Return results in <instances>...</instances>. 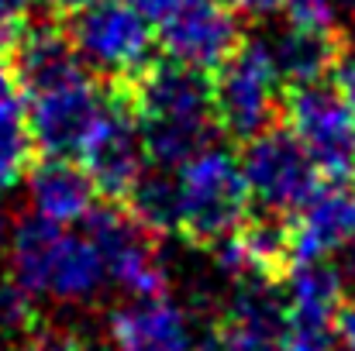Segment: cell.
I'll return each mask as SVG.
<instances>
[{"label":"cell","mask_w":355,"mask_h":351,"mask_svg":"<svg viewBox=\"0 0 355 351\" xmlns=\"http://www.w3.org/2000/svg\"><path fill=\"white\" fill-rule=\"evenodd\" d=\"M7 265L35 300L42 296L59 307H90L111 282L90 234L66 231V224L35 210L10 224Z\"/></svg>","instance_id":"2"},{"label":"cell","mask_w":355,"mask_h":351,"mask_svg":"<svg viewBox=\"0 0 355 351\" xmlns=\"http://www.w3.org/2000/svg\"><path fill=\"white\" fill-rule=\"evenodd\" d=\"M228 3L235 7L241 17H248V21L269 17V14H276V10L283 7V0H228Z\"/></svg>","instance_id":"24"},{"label":"cell","mask_w":355,"mask_h":351,"mask_svg":"<svg viewBox=\"0 0 355 351\" xmlns=\"http://www.w3.org/2000/svg\"><path fill=\"white\" fill-rule=\"evenodd\" d=\"M124 210L131 217H138L148 231L162 234H176V221H180V186H176V176L173 169H162V165H152L145 169L135 186L128 190V197L121 200Z\"/></svg>","instance_id":"17"},{"label":"cell","mask_w":355,"mask_h":351,"mask_svg":"<svg viewBox=\"0 0 355 351\" xmlns=\"http://www.w3.org/2000/svg\"><path fill=\"white\" fill-rule=\"evenodd\" d=\"M7 66L14 76V87L24 97H35L42 90L73 83L80 76H87V62L80 59L73 38L66 35L62 24L52 21H38V24H24L7 52Z\"/></svg>","instance_id":"13"},{"label":"cell","mask_w":355,"mask_h":351,"mask_svg":"<svg viewBox=\"0 0 355 351\" xmlns=\"http://www.w3.org/2000/svg\"><path fill=\"white\" fill-rule=\"evenodd\" d=\"M80 351H114V348H111V345H101V341H94V338H87Z\"/></svg>","instance_id":"32"},{"label":"cell","mask_w":355,"mask_h":351,"mask_svg":"<svg viewBox=\"0 0 355 351\" xmlns=\"http://www.w3.org/2000/svg\"><path fill=\"white\" fill-rule=\"evenodd\" d=\"M24 100H28V124L35 145L45 155L80 159L90 134L97 131V124L111 107V87L97 83V76L87 73L73 83L42 90Z\"/></svg>","instance_id":"9"},{"label":"cell","mask_w":355,"mask_h":351,"mask_svg":"<svg viewBox=\"0 0 355 351\" xmlns=\"http://www.w3.org/2000/svg\"><path fill=\"white\" fill-rule=\"evenodd\" d=\"M38 0H0V24H24Z\"/></svg>","instance_id":"26"},{"label":"cell","mask_w":355,"mask_h":351,"mask_svg":"<svg viewBox=\"0 0 355 351\" xmlns=\"http://www.w3.org/2000/svg\"><path fill=\"white\" fill-rule=\"evenodd\" d=\"M342 272H345V282L355 286V241L349 244V255H345V269H342Z\"/></svg>","instance_id":"31"},{"label":"cell","mask_w":355,"mask_h":351,"mask_svg":"<svg viewBox=\"0 0 355 351\" xmlns=\"http://www.w3.org/2000/svg\"><path fill=\"white\" fill-rule=\"evenodd\" d=\"M35 134L17 90L0 93V190H14L35 162Z\"/></svg>","instance_id":"18"},{"label":"cell","mask_w":355,"mask_h":351,"mask_svg":"<svg viewBox=\"0 0 355 351\" xmlns=\"http://www.w3.org/2000/svg\"><path fill=\"white\" fill-rule=\"evenodd\" d=\"M342 38H345V45H352L355 48V10H352V21H349V28H345V35H342Z\"/></svg>","instance_id":"33"},{"label":"cell","mask_w":355,"mask_h":351,"mask_svg":"<svg viewBox=\"0 0 355 351\" xmlns=\"http://www.w3.org/2000/svg\"><path fill=\"white\" fill-rule=\"evenodd\" d=\"M176 186H180L176 234L200 251L232 237L252 214V193L241 162L225 148L207 145L200 155L180 165Z\"/></svg>","instance_id":"3"},{"label":"cell","mask_w":355,"mask_h":351,"mask_svg":"<svg viewBox=\"0 0 355 351\" xmlns=\"http://www.w3.org/2000/svg\"><path fill=\"white\" fill-rule=\"evenodd\" d=\"M3 90H17L14 87V76H10V66H7V55H0V93Z\"/></svg>","instance_id":"30"},{"label":"cell","mask_w":355,"mask_h":351,"mask_svg":"<svg viewBox=\"0 0 355 351\" xmlns=\"http://www.w3.org/2000/svg\"><path fill=\"white\" fill-rule=\"evenodd\" d=\"M83 224L107 265V279L121 293L128 296L169 293L173 276H169V262L162 255L159 234L148 231L138 217H131L124 204L111 200V207H94Z\"/></svg>","instance_id":"7"},{"label":"cell","mask_w":355,"mask_h":351,"mask_svg":"<svg viewBox=\"0 0 355 351\" xmlns=\"http://www.w3.org/2000/svg\"><path fill=\"white\" fill-rule=\"evenodd\" d=\"M266 45L272 52V62H276L283 83L304 87V83H321L331 76V69L345 48V38L338 31H311V28L286 24Z\"/></svg>","instance_id":"16"},{"label":"cell","mask_w":355,"mask_h":351,"mask_svg":"<svg viewBox=\"0 0 355 351\" xmlns=\"http://www.w3.org/2000/svg\"><path fill=\"white\" fill-rule=\"evenodd\" d=\"M21 341L28 351H80L87 334L62 321H38Z\"/></svg>","instance_id":"22"},{"label":"cell","mask_w":355,"mask_h":351,"mask_svg":"<svg viewBox=\"0 0 355 351\" xmlns=\"http://www.w3.org/2000/svg\"><path fill=\"white\" fill-rule=\"evenodd\" d=\"M0 351H28L24 341H0Z\"/></svg>","instance_id":"34"},{"label":"cell","mask_w":355,"mask_h":351,"mask_svg":"<svg viewBox=\"0 0 355 351\" xmlns=\"http://www.w3.org/2000/svg\"><path fill=\"white\" fill-rule=\"evenodd\" d=\"M283 87L286 83L272 62L269 45L241 42L211 76L218 131L238 145L269 131L276 117H283Z\"/></svg>","instance_id":"5"},{"label":"cell","mask_w":355,"mask_h":351,"mask_svg":"<svg viewBox=\"0 0 355 351\" xmlns=\"http://www.w3.org/2000/svg\"><path fill=\"white\" fill-rule=\"evenodd\" d=\"M128 3H135L141 14H148V17L155 21V17H159V14H162V10H166L173 0H128Z\"/></svg>","instance_id":"28"},{"label":"cell","mask_w":355,"mask_h":351,"mask_svg":"<svg viewBox=\"0 0 355 351\" xmlns=\"http://www.w3.org/2000/svg\"><path fill=\"white\" fill-rule=\"evenodd\" d=\"M107 345L114 351H197L187 307L159 296H131L107 317Z\"/></svg>","instance_id":"12"},{"label":"cell","mask_w":355,"mask_h":351,"mask_svg":"<svg viewBox=\"0 0 355 351\" xmlns=\"http://www.w3.org/2000/svg\"><path fill=\"white\" fill-rule=\"evenodd\" d=\"M238 162H241L252 204H259V210L290 217L321 186L318 162L311 159V152L297 141L290 127L272 124L269 131L248 138Z\"/></svg>","instance_id":"8"},{"label":"cell","mask_w":355,"mask_h":351,"mask_svg":"<svg viewBox=\"0 0 355 351\" xmlns=\"http://www.w3.org/2000/svg\"><path fill=\"white\" fill-rule=\"evenodd\" d=\"M338 345H342V351H355V300L352 303H342V314H338Z\"/></svg>","instance_id":"25"},{"label":"cell","mask_w":355,"mask_h":351,"mask_svg":"<svg viewBox=\"0 0 355 351\" xmlns=\"http://www.w3.org/2000/svg\"><path fill=\"white\" fill-rule=\"evenodd\" d=\"M155 38L166 55L204 73L218 69L245 42L241 14L228 0H173L155 17Z\"/></svg>","instance_id":"10"},{"label":"cell","mask_w":355,"mask_h":351,"mask_svg":"<svg viewBox=\"0 0 355 351\" xmlns=\"http://www.w3.org/2000/svg\"><path fill=\"white\" fill-rule=\"evenodd\" d=\"M283 120L297 141L311 152L321 176L352 179L355 176V104L331 83L286 87Z\"/></svg>","instance_id":"6"},{"label":"cell","mask_w":355,"mask_h":351,"mask_svg":"<svg viewBox=\"0 0 355 351\" xmlns=\"http://www.w3.org/2000/svg\"><path fill=\"white\" fill-rule=\"evenodd\" d=\"M197 351H283V331L218 317L211 321Z\"/></svg>","instance_id":"19"},{"label":"cell","mask_w":355,"mask_h":351,"mask_svg":"<svg viewBox=\"0 0 355 351\" xmlns=\"http://www.w3.org/2000/svg\"><path fill=\"white\" fill-rule=\"evenodd\" d=\"M24 186H28L31 210L59 224L87 221L90 210L97 207V183L90 179L83 162L66 155H45L31 162Z\"/></svg>","instance_id":"15"},{"label":"cell","mask_w":355,"mask_h":351,"mask_svg":"<svg viewBox=\"0 0 355 351\" xmlns=\"http://www.w3.org/2000/svg\"><path fill=\"white\" fill-rule=\"evenodd\" d=\"M42 321L35 296L7 272L0 276V341H21Z\"/></svg>","instance_id":"20"},{"label":"cell","mask_w":355,"mask_h":351,"mask_svg":"<svg viewBox=\"0 0 355 351\" xmlns=\"http://www.w3.org/2000/svg\"><path fill=\"white\" fill-rule=\"evenodd\" d=\"M7 241H10V217L7 210H0V258L7 255Z\"/></svg>","instance_id":"29"},{"label":"cell","mask_w":355,"mask_h":351,"mask_svg":"<svg viewBox=\"0 0 355 351\" xmlns=\"http://www.w3.org/2000/svg\"><path fill=\"white\" fill-rule=\"evenodd\" d=\"M45 3H49V10H52V14L66 17V14H76L80 7H87V3H94V0H45Z\"/></svg>","instance_id":"27"},{"label":"cell","mask_w":355,"mask_h":351,"mask_svg":"<svg viewBox=\"0 0 355 351\" xmlns=\"http://www.w3.org/2000/svg\"><path fill=\"white\" fill-rule=\"evenodd\" d=\"M349 100L355 104V48L352 45H345L342 48V55H338V62H335V69H331V76H328Z\"/></svg>","instance_id":"23"},{"label":"cell","mask_w":355,"mask_h":351,"mask_svg":"<svg viewBox=\"0 0 355 351\" xmlns=\"http://www.w3.org/2000/svg\"><path fill=\"white\" fill-rule=\"evenodd\" d=\"M155 21L128 0H94L62 17L87 69L107 83L128 87L155 59Z\"/></svg>","instance_id":"4"},{"label":"cell","mask_w":355,"mask_h":351,"mask_svg":"<svg viewBox=\"0 0 355 351\" xmlns=\"http://www.w3.org/2000/svg\"><path fill=\"white\" fill-rule=\"evenodd\" d=\"M342 7H345V10H355V0H342Z\"/></svg>","instance_id":"35"},{"label":"cell","mask_w":355,"mask_h":351,"mask_svg":"<svg viewBox=\"0 0 355 351\" xmlns=\"http://www.w3.org/2000/svg\"><path fill=\"white\" fill-rule=\"evenodd\" d=\"M80 162L87 165L90 179L97 183V193L114 204L128 197L135 179L148 169V152L141 141L138 117L118 87H111V107H107L104 120L97 124V131L90 134Z\"/></svg>","instance_id":"11"},{"label":"cell","mask_w":355,"mask_h":351,"mask_svg":"<svg viewBox=\"0 0 355 351\" xmlns=\"http://www.w3.org/2000/svg\"><path fill=\"white\" fill-rule=\"evenodd\" d=\"M118 90L128 97L138 117L152 165L162 169L187 165L193 155H200L211 145L218 131L211 76L173 55L152 59L141 76H135L128 87Z\"/></svg>","instance_id":"1"},{"label":"cell","mask_w":355,"mask_h":351,"mask_svg":"<svg viewBox=\"0 0 355 351\" xmlns=\"http://www.w3.org/2000/svg\"><path fill=\"white\" fill-rule=\"evenodd\" d=\"M283 17L293 28H311V31H338L342 21V0H283Z\"/></svg>","instance_id":"21"},{"label":"cell","mask_w":355,"mask_h":351,"mask_svg":"<svg viewBox=\"0 0 355 351\" xmlns=\"http://www.w3.org/2000/svg\"><path fill=\"white\" fill-rule=\"evenodd\" d=\"M355 241V190L345 179L321 183L311 200L290 214V251L293 262L328 258Z\"/></svg>","instance_id":"14"}]
</instances>
